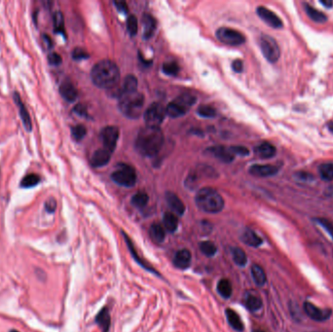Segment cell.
Masks as SVG:
<instances>
[{
  "label": "cell",
  "instance_id": "43",
  "mask_svg": "<svg viewBox=\"0 0 333 332\" xmlns=\"http://www.w3.org/2000/svg\"><path fill=\"white\" fill-rule=\"evenodd\" d=\"M127 30L131 36L137 35L138 33V19L134 15H131L127 21Z\"/></svg>",
  "mask_w": 333,
  "mask_h": 332
},
{
  "label": "cell",
  "instance_id": "27",
  "mask_svg": "<svg viewBox=\"0 0 333 332\" xmlns=\"http://www.w3.org/2000/svg\"><path fill=\"white\" fill-rule=\"evenodd\" d=\"M304 8H305V11L307 13V15L310 17V19H312L314 22L315 23H319V24H323L327 21V17L320 11L316 10L314 7H312L311 5L305 3L304 4Z\"/></svg>",
  "mask_w": 333,
  "mask_h": 332
},
{
  "label": "cell",
  "instance_id": "35",
  "mask_svg": "<svg viewBox=\"0 0 333 332\" xmlns=\"http://www.w3.org/2000/svg\"><path fill=\"white\" fill-rule=\"evenodd\" d=\"M318 173L323 180L330 181L333 179V163H325L319 166Z\"/></svg>",
  "mask_w": 333,
  "mask_h": 332
},
{
  "label": "cell",
  "instance_id": "33",
  "mask_svg": "<svg viewBox=\"0 0 333 332\" xmlns=\"http://www.w3.org/2000/svg\"><path fill=\"white\" fill-rule=\"evenodd\" d=\"M149 201V197L145 192L136 193L132 198V205L138 209L144 208Z\"/></svg>",
  "mask_w": 333,
  "mask_h": 332
},
{
  "label": "cell",
  "instance_id": "12",
  "mask_svg": "<svg viewBox=\"0 0 333 332\" xmlns=\"http://www.w3.org/2000/svg\"><path fill=\"white\" fill-rule=\"evenodd\" d=\"M14 102L17 105L18 108H19L21 119H22V122L24 124L25 129L28 132H32L33 125H32V119H31L30 113H29L26 105H24V103L22 102V100L20 98V95L18 93H14Z\"/></svg>",
  "mask_w": 333,
  "mask_h": 332
},
{
  "label": "cell",
  "instance_id": "28",
  "mask_svg": "<svg viewBox=\"0 0 333 332\" xmlns=\"http://www.w3.org/2000/svg\"><path fill=\"white\" fill-rule=\"evenodd\" d=\"M251 276H252V279L254 280V282L257 285L262 286L266 283V280H267L266 274H265L261 266H259L257 264H253L251 266Z\"/></svg>",
  "mask_w": 333,
  "mask_h": 332
},
{
  "label": "cell",
  "instance_id": "36",
  "mask_svg": "<svg viewBox=\"0 0 333 332\" xmlns=\"http://www.w3.org/2000/svg\"><path fill=\"white\" fill-rule=\"evenodd\" d=\"M53 22H54V29L55 32L58 34H63L65 35V20H64V15L62 12L57 11L54 14L53 17Z\"/></svg>",
  "mask_w": 333,
  "mask_h": 332
},
{
  "label": "cell",
  "instance_id": "17",
  "mask_svg": "<svg viewBox=\"0 0 333 332\" xmlns=\"http://www.w3.org/2000/svg\"><path fill=\"white\" fill-rule=\"evenodd\" d=\"M110 156H111V152H109L105 148L98 149L97 151L94 152V154L91 157V164L93 167H96V168L104 167L105 165H107V163L110 161Z\"/></svg>",
  "mask_w": 333,
  "mask_h": 332
},
{
  "label": "cell",
  "instance_id": "52",
  "mask_svg": "<svg viewBox=\"0 0 333 332\" xmlns=\"http://www.w3.org/2000/svg\"><path fill=\"white\" fill-rule=\"evenodd\" d=\"M320 4H322L324 7L326 8H331L333 6V2L331 0H328V1H324V0H320L319 1Z\"/></svg>",
  "mask_w": 333,
  "mask_h": 332
},
{
  "label": "cell",
  "instance_id": "18",
  "mask_svg": "<svg viewBox=\"0 0 333 332\" xmlns=\"http://www.w3.org/2000/svg\"><path fill=\"white\" fill-rule=\"evenodd\" d=\"M142 25H143V38L147 40L154 35L157 28V22L153 16L145 14L142 17Z\"/></svg>",
  "mask_w": 333,
  "mask_h": 332
},
{
  "label": "cell",
  "instance_id": "4",
  "mask_svg": "<svg viewBox=\"0 0 333 332\" xmlns=\"http://www.w3.org/2000/svg\"><path fill=\"white\" fill-rule=\"evenodd\" d=\"M144 105V96L139 92L120 96L119 109L127 118L138 119L141 116Z\"/></svg>",
  "mask_w": 333,
  "mask_h": 332
},
{
  "label": "cell",
  "instance_id": "10",
  "mask_svg": "<svg viewBox=\"0 0 333 332\" xmlns=\"http://www.w3.org/2000/svg\"><path fill=\"white\" fill-rule=\"evenodd\" d=\"M304 311L306 315L315 321H324L328 319L331 315V310L329 309H320L316 307L313 303L306 301L304 303Z\"/></svg>",
  "mask_w": 333,
  "mask_h": 332
},
{
  "label": "cell",
  "instance_id": "53",
  "mask_svg": "<svg viewBox=\"0 0 333 332\" xmlns=\"http://www.w3.org/2000/svg\"><path fill=\"white\" fill-rule=\"evenodd\" d=\"M325 195L328 196V197H333V185L332 186H329L326 190H325Z\"/></svg>",
  "mask_w": 333,
  "mask_h": 332
},
{
  "label": "cell",
  "instance_id": "51",
  "mask_svg": "<svg viewBox=\"0 0 333 332\" xmlns=\"http://www.w3.org/2000/svg\"><path fill=\"white\" fill-rule=\"evenodd\" d=\"M232 69L235 71V72H242L243 70H244V65H243V62L241 60H235L232 64Z\"/></svg>",
  "mask_w": 333,
  "mask_h": 332
},
{
  "label": "cell",
  "instance_id": "37",
  "mask_svg": "<svg viewBox=\"0 0 333 332\" xmlns=\"http://www.w3.org/2000/svg\"><path fill=\"white\" fill-rule=\"evenodd\" d=\"M177 104L183 106L185 109L188 110L189 107H191L192 105H195L196 103V98L190 95V94H183L181 96H179L178 98H176L175 100Z\"/></svg>",
  "mask_w": 333,
  "mask_h": 332
},
{
  "label": "cell",
  "instance_id": "49",
  "mask_svg": "<svg viewBox=\"0 0 333 332\" xmlns=\"http://www.w3.org/2000/svg\"><path fill=\"white\" fill-rule=\"evenodd\" d=\"M56 209H57V201L54 198L48 199L45 203V210L49 213H53L55 212Z\"/></svg>",
  "mask_w": 333,
  "mask_h": 332
},
{
  "label": "cell",
  "instance_id": "25",
  "mask_svg": "<svg viewBox=\"0 0 333 332\" xmlns=\"http://www.w3.org/2000/svg\"><path fill=\"white\" fill-rule=\"evenodd\" d=\"M187 112V109H185L183 106L177 104L176 102H172L166 107V115L170 116L171 118H178L183 116Z\"/></svg>",
  "mask_w": 333,
  "mask_h": 332
},
{
  "label": "cell",
  "instance_id": "2",
  "mask_svg": "<svg viewBox=\"0 0 333 332\" xmlns=\"http://www.w3.org/2000/svg\"><path fill=\"white\" fill-rule=\"evenodd\" d=\"M91 78L97 87L111 89L120 80V70L115 63L105 60L92 69Z\"/></svg>",
  "mask_w": 333,
  "mask_h": 332
},
{
  "label": "cell",
  "instance_id": "38",
  "mask_svg": "<svg viewBox=\"0 0 333 332\" xmlns=\"http://www.w3.org/2000/svg\"><path fill=\"white\" fill-rule=\"evenodd\" d=\"M39 182H40L39 175H35V174H31V175H26L22 179L20 185L23 188H31V187H34L35 185H37Z\"/></svg>",
  "mask_w": 333,
  "mask_h": 332
},
{
  "label": "cell",
  "instance_id": "50",
  "mask_svg": "<svg viewBox=\"0 0 333 332\" xmlns=\"http://www.w3.org/2000/svg\"><path fill=\"white\" fill-rule=\"evenodd\" d=\"M114 4L117 7L118 11H120L121 13H124V14L128 13L129 9H128V5H127V3L125 1H115Z\"/></svg>",
  "mask_w": 333,
  "mask_h": 332
},
{
  "label": "cell",
  "instance_id": "44",
  "mask_svg": "<svg viewBox=\"0 0 333 332\" xmlns=\"http://www.w3.org/2000/svg\"><path fill=\"white\" fill-rule=\"evenodd\" d=\"M72 58L76 61L85 60V59L89 58V54L85 50H83L82 48H75L72 52Z\"/></svg>",
  "mask_w": 333,
  "mask_h": 332
},
{
  "label": "cell",
  "instance_id": "21",
  "mask_svg": "<svg viewBox=\"0 0 333 332\" xmlns=\"http://www.w3.org/2000/svg\"><path fill=\"white\" fill-rule=\"evenodd\" d=\"M243 243L253 247H257L262 244V239L251 229H245L241 237Z\"/></svg>",
  "mask_w": 333,
  "mask_h": 332
},
{
  "label": "cell",
  "instance_id": "14",
  "mask_svg": "<svg viewBox=\"0 0 333 332\" xmlns=\"http://www.w3.org/2000/svg\"><path fill=\"white\" fill-rule=\"evenodd\" d=\"M191 258H192V255L188 249H186V248L180 249L175 253L174 265L177 269L185 270L191 265Z\"/></svg>",
  "mask_w": 333,
  "mask_h": 332
},
{
  "label": "cell",
  "instance_id": "6",
  "mask_svg": "<svg viewBox=\"0 0 333 332\" xmlns=\"http://www.w3.org/2000/svg\"><path fill=\"white\" fill-rule=\"evenodd\" d=\"M260 49L265 59L274 64L280 57V50L277 41L270 35H263L259 40Z\"/></svg>",
  "mask_w": 333,
  "mask_h": 332
},
{
  "label": "cell",
  "instance_id": "45",
  "mask_svg": "<svg viewBox=\"0 0 333 332\" xmlns=\"http://www.w3.org/2000/svg\"><path fill=\"white\" fill-rule=\"evenodd\" d=\"M230 150L234 155L237 154L240 156H247L249 154V150L245 146H231Z\"/></svg>",
  "mask_w": 333,
  "mask_h": 332
},
{
  "label": "cell",
  "instance_id": "24",
  "mask_svg": "<svg viewBox=\"0 0 333 332\" xmlns=\"http://www.w3.org/2000/svg\"><path fill=\"white\" fill-rule=\"evenodd\" d=\"M123 235H124V237H125V241H126V243H127V245H128V247H129V249H130V251H131L132 255H133V256H134V258L136 259V261L139 263L140 266H141V267H143L144 269H146V270H148V271L152 272L153 274H155V275L159 276V273H158L156 270H154V268H153V267H151V266H150V265H148L147 263H145L144 261H142V260L140 259V257L138 256V252H137V250H136L135 246H134V245H133V243H132L131 239H130V238H129V237H128V236H127L125 233H123Z\"/></svg>",
  "mask_w": 333,
  "mask_h": 332
},
{
  "label": "cell",
  "instance_id": "47",
  "mask_svg": "<svg viewBox=\"0 0 333 332\" xmlns=\"http://www.w3.org/2000/svg\"><path fill=\"white\" fill-rule=\"evenodd\" d=\"M62 57L58 53H51L48 56V62L51 66H60L62 64Z\"/></svg>",
  "mask_w": 333,
  "mask_h": 332
},
{
  "label": "cell",
  "instance_id": "32",
  "mask_svg": "<svg viewBox=\"0 0 333 332\" xmlns=\"http://www.w3.org/2000/svg\"><path fill=\"white\" fill-rule=\"evenodd\" d=\"M217 291L224 299L231 297L233 289H232V284H231L230 280L227 279H222V280H219L217 283Z\"/></svg>",
  "mask_w": 333,
  "mask_h": 332
},
{
  "label": "cell",
  "instance_id": "22",
  "mask_svg": "<svg viewBox=\"0 0 333 332\" xmlns=\"http://www.w3.org/2000/svg\"><path fill=\"white\" fill-rule=\"evenodd\" d=\"M226 317H227L228 323L231 325L233 329L236 331L242 332L244 330V323L242 321V318L238 315L234 310L227 309L225 311Z\"/></svg>",
  "mask_w": 333,
  "mask_h": 332
},
{
  "label": "cell",
  "instance_id": "54",
  "mask_svg": "<svg viewBox=\"0 0 333 332\" xmlns=\"http://www.w3.org/2000/svg\"><path fill=\"white\" fill-rule=\"evenodd\" d=\"M328 130H329L331 133H333V122L328 124Z\"/></svg>",
  "mask_w": 333,
  "mask_h": 332
},
{
  "label": "cell",
  "instance_id": "48",
  "mask_svg": "<svg viewBox=\"0 0 333 332\" xmlns=\"http://www.w3.org/2000/svg\"><path fill=\"white\" fill-rule=\"evenodd\" d=\"M73 111L81 117H87L88 116L87 107L85 105H82V104L75 105L74 108H73Z\"/></svg>",
  "mask_w": 333,
  "mask_h": 332
},
{
  "label": "cell",
  "instance_id": "9",
  "mask_svg": "<svg viewBox=\"0 0 333 332\" xmlns=\"http://www.w3.org/2000/svg\"><path fill=\"white\" fill-rule=\"evenodd\" d=\"M101 138L105 149L112 153L119 139V129L114 126L105 127L101 133Z\"/></svg>",
  "mask_w": 333,
  "mask_h": 332
},
{
  "label": "cell",
  "instance_id": "56",
  "mask_svg": "<svg viewBox=\"0 0 333 332\" xmlns=\"http://www.w3.org/2000/svg\"><path fill=\"white\" fill-rule=\"evenodd\" d=\"M10 332H19L18 330H14V329H12V330H10Z\"/></svg>",
  "mask_w": 333,
  "mask_h": 332
},
{
  "label": "cell",
  "instance_id": "23",
  "mask_svg": "<svg viewBox=\"0 0 333 332\" xmlns=\"http://www.w3.org/2000/svg\"><path fill=\"white\" fill-rule=\"evenodd\" d=\"M96 322L98 325L102 328L103 332H108L109 327H110V322H111V317L109 311L106 307H104L99 314L96 316Z\"/></svg>",
  "mask_w": 333,
  "mask_h": 332
},
{
  "label": "cell",
  "instance_id": "41",
  "mask_svg": "<svg viewBox=\"0 0 333 332\" xmlns=\"http://www.w3.org/2000/svg\"><path fill=\"white\" fill-rule=\"evenodd\" d=\"M197 113L203 118H214L216 116V110L209 105L200 106Z\"/></svg>",
  "mask_w": 333,
  "mask_h": 332
},
{
  "label": "cell",
  "instance_id": "42",
  "mask_svg": "<svg viewBox=\"0 0 333 332\" xmlns=\"http://www.w3.org/2000/svg\"><path fill=\"white\" fill-rule=\"evenodd\" d=\"M163 71L170 76H175L179 72V67L175 62L165 63L163 66Z\"/></svg>",
  "mask_w": 333,
  "mask_h": 332
},
{
  "label": "cell",
  "instance_id": "55",
  "mask_svg": "<svg viewBox=\"0 0 333 332\" xmlns=\"http://www.w3.org/2000/svg\"><path fill=\"white\" fill-rule=\"evenodd\" d=\"M253 332H265L263 331V330H261V329H256V330H254Z\"/></svg>",
  "mask_w": 333,
  "mask_h": 332
},
{
  "label": "cell",
  "instance_id": "39",
  "mask_svg": "<svg viewBox=\"0 0 333 332\" xmlns=\"http://www.w3.org/2000/svg\"><path fill=\"white\" fill-rule=\"evenodd\" d=\"M201 251L208 257H212L217 251V247L210 241H204L200 244Z\"/></svg>",
  "mask_w": 333,
  "mask_h": 332
},
{
  "label": "cell",
  "instance_id": "16",
  "mask_svg": "<svg viewBox=\"0 0 333 332\" xmlns=\"http://www.w3.org/2000/svg\"><path fill=\"white\" fill-rule=\"evenodd\" d=\"M208 152L213 157L217 158L224 163H230L234 160V154L230 150V147L226 148L224 146H213L208 149Z\"/></svg>",
  "mask_w": 333,
  "mask_h": 332
},
{
  "label": "cell",
  "instance_id": "5",
  "mask_svg": "<svg viewBox=\"0 0 333 332\" xmlns=\"http://www.w3.org/2000/svg\"><path fill=\"white\" fill-rule=\"evenodd\" d=\"M112 180L124 187H133L137 183V174L133 167L119 163L111 175Z\"/></svg>",
  "mask_w": 333,
  "mask_h": 332
},
{
  "label": "cell",
  "instance_id": "8",
  "mask_svg": "<svg viewBox=\"0 0 333 332\" xmlns=\"http://www.w3.org/2000/svg\"><path fill=\"white\" fill-rule=\"evenodd\" d=\"M216 36L220 42L230 46H239L245 43V36L240 32L230 28L218 29L216 32Z\"/></svg>",
  "mask_w": 333,
  "mask_h": 332
},
{
  "label": "cell",
  "instance_id": "29",
  "mask_svg": "<svg viewBox=\"0 0 333 332\" xmlns=\"http://www.w3.org/2000/svg\"><path fill=\"white\" fill-rule=\"evenodd\" d=\"M163 223L165 229L171 233H174L178 227V219L175 213L166 212L163 217Z\"/></svg>",
  "mask_w": 333,
  "mask_h": 332
},
{
  "label": "cell",
  "instance_id": "15",
  "mask_svg": "<svg viewBox=\"0 0 333 332\" xmlns=\"http://www.w3.org/2000/svg\"><path fill=\"white\" fill-rule=\"evenodd\" d=\"M60 94L69 103L75 102L78 97L76 88L70 82V80H66L61 84Z\"/></svg>",
  "mask_w": 333,
  "mask_h": 332
},
{
  "label": "cell",
  "instance_id": "7",
  "mask_svg": "<svg viewBox=\"0 0 333 332\" xmlns=\"http://www.w3.org/2000/svg\"><path fill=\"white\" fill-rule=\"evenodd\" d=\"M166 116V108L158 103L150 105L144 112V121L147 127L159 128Z\"/></svg>",
  "mask_w": 333,
  "mask_h": 332
},
{
  "label": "cell",
  "instance_id": "13",
  "mask_svg": "<svg viewBox=\"0 0 333 332\" xmlns=\"http://www.w3.org/2000/svg\"><path fill=\"white\" fill-rule=\"evenodd\" d=\"M279 168L273 165H253L249 168V174L254 176L266 177L278 174Z\"/></svg>",
  "mask_w": 333,
  "mask_h": 332
},
{
  "label": "cell",
  "instance_id": "20",
  "mask_svg": "<svg viewBox=\"0 0 333 332\" xmlns=\"http://www.w3.org/2000/svg\"><path fill=\"white\" fill-rule=\"evenodd\" d=\"M254 152L258 157L261 158V159H269V158L274 157L276 155L277 150L273 144H271L270 142L264 141L255 147Z\"/></svg>",
  "mask_w": 333,
  "mask_h": 332
},
{
  "label": "cell",
  "instance_id": "31",
  "mask_svg": "<svg viewBox=\"0 0 333 332\" xmlns=\"http://www.w3.org/2000/svg\"><path fill=\"white\" fill-rule=\"evenodd\" d=\"M138 79L136 76L134 75H128L125 78L124 84H123V90L120 94L124 95V94H131V93H135L138 92Z\"/></svg>",
  "mask_w": 333,
  "mask_h": 332
},
{
  "label": "cell",
  "instance_id": "1",
  "mask_svg": "<svg viewBox=\"0 0 333 332\" xmlns=\"http://www.w3.org/2000/svg\"><path fill=\"white\" fill-rule=\"evenodd\" d=\"M164 144V134L160 128L145 127L141 129L136 140V148L142 156H155Z\"/></svg>",
  "mask_w": 333,
  "mask_h": 332
},
{
  "label": "cell",
  "instance_id": "3",
  "mask_svg": "<svg viewBox=\"0 0 333 332\" xmlns=\"http://www.w3.org/2000/svg\"><path fill=\"white\" fill-rule=\"evenodd\" d=\"M195 202L200 210L208 213H217L224 208V200L221 195L210 187H205L199 190Z\"/></svg>",
  "mask_w": 333,
  "mask_h": 332
},
{
  "label": "cell",
  "instance_id": "19",
  "mask_svg": "<svg viewBox=\"0 0 333 332\" xmlns=\"http://www.w3.org/2000/svg\"><path fill=\"white\" fill-rule=\"evenodd\" d=\"M166 200L170 206V208L174 210V212L182 215L185 212V206L183 202L179 199V197L173 192H168L166 194Z\"/></svg>",
  "mask_w": 333,
  "mask_h": 332
},
{
  "label": "cell",
  "instance_id": "46",
  "mask_svg": "<svg viewBox=\"0 0 333 332\" xmlns=\"http://www.w3.org/2000/svg\"><path fill=\"white\" fill-rule=\"evenodd\" d=\"M317 220V223H319L322 227L325 229V231L331 236V238L333 239V224L331 222H329L328 220L326 219H322V218H318L316 219Z\"/></svg>",
  "mask_w": 333,
  "mask_h": 332
},
{
  "label": "cell",
  "instance_id": "34",
  "mask_svg": "<svg viewBox=\"0 0 333 332\" xmlns=\"http://www.w3.org/2000/svg\"><path fill=\"white\" fill-rule=\"evenodd\" d=\"M232 255H233V260L237 265L243 267L245 266L247 262V257L245 254V251L241 247H233L232 248Z\"/></svg>",
  "mask_w": 333,
  "mask_h": 332
},
{
  "label": "cell",
  "instance_id": "11",
  "mask_svg": "<svg viewBox=\"0 0 333 332\" xmlns=\"http://www.w3.org/2000/svg\"><path fill=\"white\" fill-rule=\"evenodd\" d=\"M256 12H257V15L262 20L263 22H265L271 28H274V29L282 28L281 20L274 12L269 10L268 8H266L264 6H259L257 8Z\"/></svg>",
  "mask_w": 333,
  "mask_h": 332
},
{
  "label": "cell",
  "instance_id": "30",
  "mask_svg": "<svg viewBox=\"0 0 333 332\" xmlns=\"http://www.w3.org/2000/svg\"><path fill=\"white\" fill-rule=\"evenodd\" d=\"M150 237L151 239L157 243V244H161L165 241V237H166V233H165V229L163 228L162 225L158 224V223H154L151 225L150 230Z\"/></svg>",
  "mask_w": 333,
  "mask_h": 332
},
{
  "label": "cell",
  "instance_id": "40",
  "mask_svg": "<svg viewBox=\"0 0 333 332\" xmlns=\"http://www.w3.org/2000/svg\"><path fill=\"white\" fill-rule=\"evenodd\" d=\"M87 134V129L83 125H77L71 129L72 138L76 141H80L85 138Z\"/></svg>",
  "mask_w": 333,
  "mask_h": 332
},
{
  "label": "cell",
  "instance_id": "26",
  "mask_svg": "<svg viewBox=\"0 0 333 332\" xmlns=\"http://www.w3.org/2000/svg\"><path fill=\"white\" fill-rule=\"evenodd\" d=\"M245 307L251 311V312H256L261 309L262 307V301L261 299L251 293H247L245 297Z\"/></svg>",
  "mask_w": 333,
  "mask_h": 332
}]
</instances>
